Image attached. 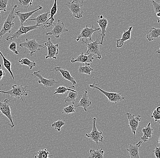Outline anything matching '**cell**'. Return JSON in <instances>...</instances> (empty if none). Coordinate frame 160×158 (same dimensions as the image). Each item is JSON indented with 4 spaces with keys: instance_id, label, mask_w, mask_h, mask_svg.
<instances>
[{
    "instance_id": "9c48e42d",
    "label": "cell",
    "mask_w": 160,
    "mask_h": 158,
    "mask_svg": "<svg viewBox=\"0 0 160 158\" xmlns=\"http://www.w3.org/2000/svg\"><path fill=\"white\" fill-rule=\"evenodd\" d=\"M0 111L2 114L8 119L11 124L9 125L11 128L14 127L15 124L13 121L12 117L11 114L10 99H6L4 102H0Z\"/></svg>"
},
{
    "instance_id": "8fae6325",
    "label": "cell",
    "mask_w": 160,
    "mask_h": 158,
    "mask_svg": "<svg viewBox=\"0 0 160 158\" xmlns=\"http://www.w3.org/2000/svg\"><path fill=\"white\" fill-rule=\"evenodd\" d=\"M52 27L53 28L52 30L50 31L48 33H47L46 34L47 35H53L56 38H59L60 35L62 34L65 32H68V30L65 27L64 23L59 20L56 23H54L53 24Z\"/></svg>"
},
{
    "instance_id": "7bdbcfd3",
    "label": "cell",
    "mask_w": 160,
    "mask_h": 158,
    "mask_svg": "<svg viewBox=\"0 0 160 158\" xmlns=\"http://www.w3.org/2000/svg\"><path fill=\"white\" fill-rule=\"evenodd\" d=\"M76 1H78L81 3H83L84 0H76Z\"/></svg>"
},
{
    "instance_id": "e0dca14e",
    "label": "cell",
    "mask_w": 160,
    "mask_h": 158,
    "mask_svg": "<svg viewBox=\"0 0 160 158\" xmlns=\"http://www.w3.org/2000/svg\"><path fill=\"white\" fill-rule=\"evenodd\" d=\"M56 71L60 72L62 74V76L65 79L68 80L73 85L76 84L77 82L75 80L73 77L71 76L69 71L66 69H62L60 67H55L53 69H52L50 70V71Z\"/></svg>"
},
{
    "instance_id": "277c9868",
    "label": "cell",
    "mask_w": 160,
    "mask_h": 158,
    "mask_svg": "<svg viewBox=\"0 0 160 158\" xmlns=\"http://www.w3.org/2000/svg\"><path fill=\"white\" fill-rule=\"evenodd\" d=\"M98 85V84H95V83L94 82L93 84L89 85V87L90 88H94V89L99 90L101 93L104 94L108 98V99L109 100L110 102H112V103L116 104L118 102L125 99L124 97L122 96V94H121V93H112V92L105 91L100 88L99 87H98L97 86Z\"/></svg>"
},
{
    "instance_id": "bcb514c9",
    "label": "cell",
    "mask_w": 160,
    "mask_h": 158,
    "mask_svg": "<svg viewBox=\"0 0 160 158\" xmlns=\"http://www.w3.org/2000/svg\"><path fill=\"white\" fill-rule=\"evenodd\" d=\"M1 12H0V15H1Z\"/></svg>"
},
{
    "instance_id": "1f68e13d",
    "label": "cell",
    "mask_w": 160,
    "mask_h": 158,
    "mask_svg": "<svg viewBox=\"0 0 160 158\" xmlns=\"http://www.w3.org/2000/svg\"><path fill=\"white\" fill-rule=\"evenodd\" d=\"M18 62L22 65H26L28 66L29 67L30 69H32L33 67H36L37 65V63L36 62L32 61L27 58H23Z\"/></svg>"
},
{
    "instance_id": "83f0119b",
    "label": "cell",
    "mask_w": 160,
    "mask_h": 158,
    "mask_svg": "<svg viewBox=\"0 0 160 158\" xmlns=\"http://www.w3.org/2000/svg\"><path fill=\"white\" fill-rule=\"evenodd\" d=\"M78 96V92H74L72 91H69L68 96L64 99L65 102L66 103H68L69 104H74L76 102V99Z\"/></svg>"
},
{
    "instance_id": "f35d334b",
    "label": "cell",
    "mask_w": 160,
    "mask_h": 158,
    "mask_svg": "<svg viewBox=\"0 0 160 158\" xmlns=\"http://www.w3.org/2000/svg\"><path fill=\"white\" fill-rule=\"evenodd\" d=\"M151 118L154 119L155 122L160 120V113L158 112L156 110L153 112L152 114L151 115Z\"/></svg>"
},
{
    "instance_id": "4dcf8cb0",
    "label": "cell",
    "mask_w": 160,
    "mask_h": 158,
    "mask_svg": "<svg viewBox=\"0 0 160 158\" xmlns=\"http://www.w3.org/2000/svg\"><path fill=\"white\" fill-rule=\"evenodd\" d=\"M149 1L152 4L155 14L157 17L158 23H160V3L155 2L154 0H149Z\"/></svg>"
},
{
    "instance_id": "ffe728a7",
    "label": "cell",
    "mask_w": 160,
    "mask_h": 158,
    "mask_svg": "<svg viewBox=\"0 0 160 158\" xmlns=\"http://www.w3.org/2000/svg\"><path fill=\"white\" fill-rule=\"evenodd\" d=\"M92 105V102L90 100L88 96V92L87 90H85L84 93L82 95L80 101L76 107H82L83 108L84 111H88V109L90 106Z\"/></svg>"
},
{
    "instance_id": "603a6c76",
    "label": "cell",
    "mask_w": 160,
    "mask_h": 158,
    "mask_svg": "<svg viewBox=\"0 0 160 158\" xmlns=\"http://www.w3.org/2000/svg\"><path fill=\"white\" fill-rule=\"evenodd\" d=\"M49 16H50V12L41 14L34 18L28 19L27 22H28V21H34L36 23V25H43L44 26L48 23Z\"/></svg>"
},
{
    "instance_id": "7a4b0ae2",
    "label": "cell",
    "mask_w": 160,
    "mask_h": 158,
    "mask_svg": "<svg viewBox=\"0 0 160 158\" xmlns=\"http://www.w3.org/2000/svg\"><path fill=\"white\" fill-rule=\"evenodd\" d=\"M18 6L15 5L11 9L10 13L9 14L7 19L5 21L2 28L0 31V39L2 38L3 36L7 33H11L12 28L14 26L15 23L14 20L15 18V10L17 8Z\"/></svg>"
},
{
    "instance_id": "44dd1931",
    "label": "cell",
    "mask_w": 160,
    "mask_h": 158,
    "mask_svg": "<svg viewBox=\"0 0 160 158\" xmlns=\"http://www.w3.org/2000/svg\"><path fill=\"white\" fill-rule=\"evenodd\" d=\"M142 144V141H140L137 144L135 145H132L128 144L129 148L127 149V150L131 158H140L139 152V148L141 146Z\"/></svg>"
},
{
    "instance_id": "d4e9b609",
    "label": "cell",
    "mask_w": 160,
    "mask_h": 158,
    "mask_svg": "<svg viewBox=\"0 0 160 158\" xmlns=\"http://www.w3.org/2000/svg\"><path fill=\"white\" fill-rule=\"evenodd\" d=\"M160 36V28H152L150 29L149 32L146 35V38L149 41H152L158 38Z\"/></svg>"
},
{
    "instance_id": "f6af8a7d",
    "label": "cell",
    "mask_w": 160,
    "mask_h": 158,
    "mask_svg": "<svg viewBox=\"0 0 160 158\" xmlns=\"http://www.w3.org/2000/svg\"><path fill=\"white\" fill-rule=\"evenodd\" d=\"M158 143H159V144L160 145V137L159 138V140L158 141Z\"/></svg>"
},
{
    "instance_id": "52a82bcc",
    "label": "cell",
    "mask_w": 160,
    "mask_h": 158,
    "mask_svg": "<svg viewBox=\"0 0 160 158\" xmlns=\"http://www.w3.org/2000/svg\"><path fill=\"white\" fill-rule=\"evenodd\" d=\"M93 121V127L92 131L85 134V136L90 140L94 141L97 145H98L99 142H103V136H102V132L98 130L96 127V123L97 119L93 118L92 119Z\"/></svg>"
},
{
    "instance_id": "484cf974",
    "label": "cell",
    "mask_w": 160,
    "mask_h": 158,
    "mask_svg": "<svg viewBox=\"0 0 160 158\" xmlns=\"http://www.w3.org/2000/svg\"><path fill=\"white\" fill-rule=\"evenodd\" d=\"M78 71L79 74H84L90 75L91 72L93 71V69L90 67L89 63H82L78 69Z\"/></svg>"
},
{
    "instance_id": "5bb4252c",
    "label": "cell",
    "mask_w": 160,
    "mask_h": 158,
    "mask_svg": "<svg viewBox=\"0 0 160 158\" xmlns=\"http://www.w3.org/2000/svg\"><path fill=\"white\" fill-rule=\"evenodd\" d=\"M41 70H38V71L34 72L33 74H32V75L34 76L39 78V80L38 81L39 84H42L45 87H50L53 86L56 84L60 83L59 81L55 80L54 78L52 79H47L42 76V75L40 74Z\"/></svg>"
},
{
    "instance_id": "d590c367",
    "label": "cell",
    "mask_w": 160,
    "mask_h": 158,
    "mask_svg": "<svg viewBox=\"0 0 160 158\" xmlns=\"http://www.w3.org/2000/svg\"><path fill=\"white\" fill-rule=\"evenodd\" d=\"M74 104H70L69 105L66 107L64 108L63 111L62 112V114H71V113H73L75 112V108L74 106Z\"/></svg>"
},
{
    "instance_id": "d6a6232c",
    "label": "cell",
    "mask_w": 160,
    "mask_h": 158,
    "mask_svg": "<svg viewBox=\"0 0 160 158\" xmlns=\"http://www.w3.org/2000/svg\"><path fill=\"white\" fill-rule=\"evenodd\" d=\"M68 91H72L77 92V91L70 88H67L64 86H60L55 90V92L53 94H65Z\"/></svg>"
},
{
    "instance_id": "9a60e30c",
    "label": "cell",
    "mask_w": 160,
    "mask_h": 158,
    "mask_svg": "<svg viewBox=\"0 0 160 158\" xmlns=\"http://www.w3.org/2000/svg\"><path fill=\"white\" fill-rule=\"evenodd\" d=\"M96 22L98 24L101 28V33L100 36H102V40L100 43V44L103 45L104 38L106 36V28L108 27V22L107 19L104 18L103 16L101 15L98 17V20L96 21Z\"/></svg>"
},
{
    "instance_id": "ac0fdd59",
    "label": "cell",
    "mask_w": 160,
    "mask_h": 158,
    "mask_svg": "<svg viewBox=\"0 0 160 158\" xmlns=\"http://www.w3.org/2000/svg\"><path fill=\"white\" fill-rule=\"evenodd\" d=\"M94 56L92 54H84L83 52H82L78 56L76 59L72 58L71 60V62L72 64L76 63V62H79V63H91L92 62L93 60L94 59Z\"/></svg>"
},
{
    "instance_id": "74e56055",
    "label": "cell",
    "mask_w": 160,
    "mask_h": 158,
    "mask_svg": "<svg viewBox=\"0 0 160 158\" xmlns=\"http://www.w3.org/2000/svg\"><path fill=\"white\" fill-rule=\"evenodd\" d=\"M9 0H0V11H7V5Z\"/></svg>"
},
{
    "instance_id": "f546056e",
    "label": "cell",
    "mask_w": 160,
    "mask_h": 158,
    "mask_svg": "<svg viewBox=\"0 0 160 158\" xmlns=\"http://www.w3.org/2000/svg\"><path fill=\"white\" fill-rule=\"evenodd\" d=\"M37 155L35 156V158H49L52 157V155H50L48 151L46 149L39 150L36 153Z\"/></svg>"
},
{
    "instance_id": "6da1fadb",
    "label": "cell",
    "mask_w": 160,
    "mask_h": 158,
    "mask_svg": "<svg viewBox=\"0 0 160 158\" xmlns=\"http://www.w3.org/2000/svg\"><path fill=\"white\" fill-rule=\"evenodd\" d=\"M28 92H32L30 90V87L28 86H23L22 85H13L12 89L7 91L0 90V93L9 95L14 99L22 100L24 103H26L24 97L28 95Z\"/></svg>"
},
{
    "instance_id": "2e32d148",
    "label": "cell",
    "mask_w": 160,
    "mask_h": 158,
    "mask_svg": "<svg viewBox=\"0 0 160 158\" xmlns=\"http://www.w3.org/2000/svg\"><path fill=\"white\" fill-rule=\"evenodd\" d=\"M42 6H38V8L37 9L31 11V12H27V13H21L20 11H18L15 12V15L18 17L20 22H21V25H23L24 23L27 22V21L29 18L32 15L37 11L42 10Z\"/></svg>"
},
{
    "instance_id": "3957f363",
    "label": "cell",
    "mask_w": 160,
    "mask_h": 158,
    "mask_svg": "<svg viewBox=\"0 0 160 158\" xmlns=\"http://www.w3.org/2000/svg\"><path fill=\"white\" fill-rule=\"evenodd\" d=\"M19 46L22 48H25L26 49L29 50V53H30L31 56H32L37 51H40V48H45V47L38 43L36 41L35 38L31 39L26 38L25 42L21 43Z\"/></svg>"
},
{
    "instance_id": "ba28073f",
    "label": "cell",
    "mask_w": 160,
    "mask_h": 158,
    "mask_svg": "<svg viewBox=\"0 0 160 158\" xmlns=\"http://www.w3.org/2000/svg\"><path fill=\"white\" fill-rule=\"evenodd\" d=\"M66 5L68 7L75 18L78 19L82 18L84 11L82 9L83 5L81 4V2L73 0L72 2L66 4Z\"/></svg>"
},
{
    "instance_id": "ee69618b",
    "label": "cell",
    "mask_w": 160,
    "mask_h": 158,
    "mask_svg": "<svg viewBox=\"0 0 160 158\" xmlns=\"http://www.w3.org/2000/svg\"><path fill=\"white\" fill-rule=\"evenodd\" d=\"M156 123H158V124L159 125H160V120L156 122Z\"/></svg>"
},
{
    "instance_id": "f1b7e54d",
    "label": "cell",
    "mask_w": 160,
    "mask_h": 158,
    "mask_svg": "<svg viewBox=\"0 0 160 158\" xmlns=\"http://www.w3.org/2000/svg\"><path fill=\"white\" fill-rule=\"evenodd\" d=\"M0 55H1V56L2 58L4 66L5 68L9 72L10 74H11V76L12 77V79H13L14 80H15V77L14 76L12 72V69H11L12 63L9 60L6 59V58L2 54V52H1V51H0Z\"/></svg>"
},
{
    "instance_id": "8d00e7d4",
    "label": "cell",
    "mask_w": 160,
    "mask_h": 158,
    "mask_svg": "<svg viewBox=\"0 0 160 158\" xmlns=\"http://www.w3.org/2000/svg\"><path fill=\"white\" fill-rule=\"evenodd\" d=\"M8 49L12 51L15 54H19V50L17 49V43L15 42H12L10 44Z\"/></svg>"
},
{
    "instance_id": "d6986e66",
    "label": "cell",
    "mask_w": 160,
    "mask_h": 158,
    "mask_svg": "<svg viewBox=\"0 0 160 158\" xmlns=\"http://www.w3.org/2000/svg\"><path fill=\"white\" fill-rule=\"evenodd\" d=\"M59 11V9L57 6V0H54L53 5L51 8L50 12V18L48 19V23L46 25L43 26V28H49L50 26H52L55 19L54 18V16Z\"/></svg>"
},
{
    "instance_id": "7402d4cb",
    "label": "cell",
    "mask_w": 160,
    "mask_h": 158,
    "mask_svg": "<svg viewBox=\"0 0 160 158\" xmlns=\"http://www.w3.org/2000/svg\"><path fill=\"white\" fill-rule=\"evenodd\" d=\"M132 27H129L127 30L124 31L122 38L117 40L116 46L117 48H120L122 47L126 41L131 39V32L132 30Z\"/></svg>"
},
{
    "instance_id": "4fadbf2b",
    "label": "cell",
    "mask_w": 160,
    "mask_h": 158,
    "mask_svg": "<svg viewBox=\"0 0 160 158\" xmlns=\"http://www.w3.org/2000/svg\"><path fill=\"white\" fill-rule=\"evenodd\" d=\"M126 115L128 116V126L131 128L132 132L135 137L136 135V131H137V129L139 125L140 122H141V120H142L141 116L140 115H138L137 116L135 117L133 115L130 113H126Z\"/></svg>"
},
{
    "instance_id": "836d02e7",
    "label": "cell",
    "mask_w": 160,
    "mask_h": 158,
    "mask_svg": "<svg viewBox=\"0 0 160 158\" xmlns=\"http://www.w3.org/2000/svg\"><path fill=\"white\" fill-rule=\"evenodd\" d=\"M65 120H58L54 121L52 124V127L54 128L58 132L61 131V128L65 125Z\"/></svg>"
},
{
    "instance_id": "8992f818",
    "label": "cell",
    "mask_w": 160,
    "mask_h": 158,
    "mask_svg": "<svg viewBox=\"0 0 160 158\" xmlns=\"http://www.w3.org/2000/svg\"><path fill=\"white\" fill-rule=\"evenodd\" d=\"M41 26L42 25H34L28 26L21 25L19 28L14 33L12 36H8L5 38V39L7 41H10L18 38L20 36L26 34L30 31L38 28L39 27Z\"/></svg>"
},
{
    "instance_id": "30bf717a",
    "label": "cell",
    "mask_w": 160,
    "mask_h": 158,
    "mask_svg": "<svg viewBox=\"0 0 160 158\" xmlns=\"http://www.w3.org/2000/svg\"><path fill=\"white\" fill-rule=\"evenodd\" d=\"M44 43L45 47L48 48V54L46 55V59H57V56L59 54L58 44H54L52 43L51 38H48V40L46 41L42 42Z\"/></svg>"
},
{
    "instance_id": "60d3db41",
    "label": "cell",
    "mask_w": 160,
    "mask_h": 158,
    "mask_svg": "<svg viewBox=\"0 0 160 158\" xmlns=\"http://www.w3.org/2000/svg\"><path fill=\"white\" fill-rule=\"evenodd\" d=\"M156 110L158 112L160 113V106H158V107L156 108Z\"/></svg>"
},
{
    "instance_id": "cb8c5ba5",
    "label": "cell",
    "mask_w": 160,
    "mask_h": 158,
    "mask_svg": "<svg viewBox=\"0 0 160 158\" xmlns=\"http://www.w3.org/2000/svg\"><path fill=\"white\" fill-rule=\"evenodd\" d=\"M153 132V130L152 128L151 127V123L149 122L147 126L143 128L142 130V132L143 134V135L141 137V140L144 142L148 141V140L152 137Z\"/></svg>"
},
{
    "instance_id": "4316f807",
    "label": "cell",
    "mask_w": 160,
    "mask_h": 158,
    "mask_svg": "<svg viewBox=\"0 0 160 158\" xmlns=\"http://www.w3.org/2000/svg\"><path fill=\"white\" fill-rule=\"evenodd\" d=\"M104 151L102 149H91L90 150V155L89 158H104Z\"/></svg>"
},
{
    "instance_id": "ab89813d",
    "label": "cell",
    "mask_w": 160,
    "mask_h": 158,
    "mask_svg": "<svg viewBox=\"0 0 160 158\" xmlns=\"http://www.w3.org/2000/svg\"><path fill=\"white\" fill-rule=\"evenodd\" d=\"M152 152L154 153L155 156L157 158H160V147L155 146V149L152 151Z\"/></svg>"
},
{
    "instance_id": "b9f144b4",
    "label": "cell",
    "mask_w": 160,
    "mask_h": 158,
    "mask_svg": "<svg viewBox=\"0 0 160 158\" xmlns=\"http://www.w3.org/2000/svg\"><path fill=\"white\" fill-rule=\"evenodd\" d=\"M156 53H158V54H160V47L158 49V51H156Z\"/></svg>"
},
{
    "instance_id": "7c38bea8",
    "label": "cell",
    "mask_w": 160,
    "mask_h": 158,
    "mask_svg": "<svg viewBox=\"0 0 160 158\" xmlns=\"http://www.w3.org/2000/svg\"><path fill=\"white\" fill-rule=\"evenodd\" d=\"M94 24H92V25L91 28H88V26L86 25V27L82 29L81 33L78 35V36L76 38L77 42H78L81 38H86L87 39H89L91 42H92V36L94 33L97 31L101 30V28H93Z\"/></svg>"
},
{
    "instance_id": "5b68a950",
    "label": "cell",
    "mask_w": 160,
    "mask_h": 158,
    "mask_svg": "<svg viewBox=\"0 0 160 158\" xmlns=\"http://www.w3.org/2000/svg\"><path fill=\"white\" fill-rule=\"evenodd\" d=\"M100 36V35L98 37V38L96 41H92L91 43H89L87 40L84 41L83 39L82 40L83 43L86 44L87 48H88V50L86 54H91L94 56L97 55H98V57H97L96 59H102V55H101L100 50L99 44H100V43L98 41Z\"/></svg>"
},
{
    "instance_id": "e575fe53",
    "label": "cell",
    "mask_w": 160,
    "mask_h": 158,
    "mask_svg": "<svg viewBox=\"0 0 160 158\" xmlns=\"http://www.w3.org/2000/svg\"><path fill=\"white\" fill-rule=\"evenodd\" d=\"M33 0H19L20 6L28 10V8L32 5Z\"/></svg>"
}]
</instances>
